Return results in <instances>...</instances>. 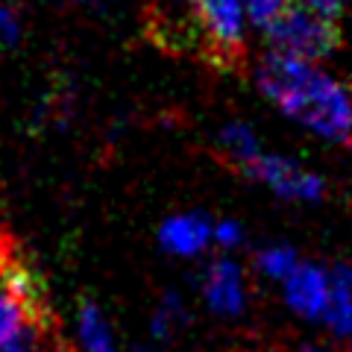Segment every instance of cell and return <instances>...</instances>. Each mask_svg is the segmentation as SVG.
<instances>
[{
    "label": "cell",
    "instance_id": "cell-1",
    "mask_svg": "<svg viewBox=\"0 0 352 352\" xmlns=\"http://www.w3.org/2000/svg\"><path fill=\"white\" fill-rule=\"evenodd\" d=\"M256 85L273 106L314 135L352 144V91L314 62L270 50L256 68Z\"/></svg>",
    "mask_w": 352,
    "mask_h": 352
},
{
    "label": "cell",
    "instance_id": "cell-2",
    "mask_svg": "<svg viewBox=\"0 0 352 352\" xmlns=\"http://www.w3.org/2000/svg\"><path fill=\"white\" fill-rule=\"evenodd\" d=\"M264 36H267L273 53H285V56L305 59V62L326 59L340 44L338 21L314 12V9H308L302 3L285 9L273 24L264 27Z\"/></svg>",
    "mask_w": 352,
    "mask_h": 352
},
{
    "label": "cell",
    "instance_id": "cell-3",
    "mask_svg": "<svg viewBox=\"0 0 352 352\" xmlns=\"http://www.w3.org/2000/svg\"><path fill=\"white\" fill-rule=\"evenodd\" d=\"M244 173L250 179L261 182L264 188H270L282 200L294 203H317L326 191L323 179L314 170L302 168L288 156H273V153H261V156L247 164Z\"/></svg>",
    "mask_w": 352,
    "mask_h": 352
},
{
    "label": "cell",
    "instance_id": "cell-4",
    "mask_svg": "<svg viewBox=\"0 0 352 352\" xmlns=\"http://www.w3.org/2000/svg\"><path fill=\"white\" fill-rule=\"evenodd\" d=\"M191 9V18L203 30L214 50H220L223 59H232L244 47L247 36V12L241 0H185Z\"/></svg>",
    "mask_w": 352,
    "mask_h": 352
},
{
    "label": "cell",
    "instance_id": "cell-5",
    "mask_svg": "<svg viewBox=\"0 0 352 352\" xmlns=\"http://www.w3.org/2000/svg\"><path fill=\"white\" fill-rule=\"evenodd\" d=\"M200 291L206 305L220 317H238L247 308V276L244 267L229 258L220 256L206 264L200 276Z\"/></svg>",
    "mask_w": 352,
    "mask_h": 352
},
{
    "label": "cell",
    "instance_id": "cell-6",
    "mask_svg": "<svg viewBox=\"0 0 352 352\" xmlns=\"http://www.w3.org/2000/svg\"><path fill=\"white\" fill-rule=\"evenodd\" d=\"M214 244V220L203 212H179L162 220L159 247L173 258H197Z\"/></svg>",
    "mask_w": 352,
    "mask_h": 352
},
{
    "label": "cell",
    "instance_id": "cell-7",
    "mask_svg": "<svg viewBox=\"0 0 352 352\" xmlns=\"http://www.w3.org/2000/svg\"><path fill=\"white\" fill-rule=\"evenodd\" d=\"M282 291H285V305L296 317L323 320L329 294H332V273H326L311 261H300V267L282 282Z\"/></svg>",
    "mask_w": 352,
    "mask_h": 352
},
{
    "label": "cell",
    "instance_id": "cell-8",
    "mask_svg": "<svg viewBox=\"0 0 352 352\" xmlns=\"http://www.w3.org/2000/svg\"><path fill=\"white\" fill-rule=\"evenodd\" d=\"M323 323L338 340L352 344V267L346 264H338L332 270V294H329Z\"/></svg>",
    "mask_w": 352,
    "mask_h": 352
},
{
    "label": "cell",
    "instance_id": "cell-9",
    "mask_svg": "<svg viewBox=\"0 0 352 352\" xmlns=\"http://www.w3.org/2000/svg\"><path fill=\"white\" fill-rule=\"evenodd\" d=\"M214 144H217L220 153H223V159L238 164L241 170H244L247 164H252L264 153L256 129H252L250 124H244V120H229V124L220 126Z\"/></svg>",
    "mask_w": 352,
    "mask_h": 352
},
{
    "label": "cell",
    "instance_id": "cell-10",
    "mask_svg": "<svg viewBox=\"0 0 352 352\" xmlns=\"http://www.w3.org/2000/svg\"><path fill=\"white\" fill-rule=\"evenodd\" d=\"M76 332H80V344L85 352H118L109 320L94 302L82 300L80 311H76Z\"/></svg>",
    "mask_w": 352,
    "mask_h": 352
},
{
    "label": "cell",
    "instance_id": "cell-11",
    "mask_svg": "<svg viewBox=\"0 0 352 352\" xmlns=\"http://www.w3.org/2000/svg\"><path fill=\"white\" fill-rule=\"evenodd\" d=\"M252 267H256L264 279L285 282L296 267H300V258H296V250L288 244H267L256 252Z\"/></svg>",
    "mask_w": 352,
    "mask_h": 352
},
{
    "label": "cell",
    "instance_id": "cell-12",
    "mask_svg": "<svg viewBox=\"0 0 352 352\" xmlns=\"http://www.w3.org/2000/svg\"><path fill=\"white\" fill-rule=\"evenodd\" d=\"M185 320H188V314H185V308H182V300L173 291H168L162 296V302L156 305V311H153V320H150L153 338L168 340L173 335V329L179 323H185Z\"/></svg>",
    "mask_w": 352,
    "mask_h": 352
},
{
    "label": "cell",
    "instance_id": "cell-13",
    "mask_svg": "<svg viewBox=\"0 0 352 352\" xmlns=\"http://www.w3.org/2000/svg\"><path fill=\"white\" fill-rule=\"evenodd\" d=\"M244 3V12H247V21L250 24H256V27H267V24H273L285 9L288 6H294L291 0H241Z\"/></svg>",
    "mask_w": 352,
    "mask_h": 352
},
{
    "label": "cell",
    "instance_id": "cell-14",
    "mask_svg": "<svg viewBox=\"0 0 352 352\" xmlns=\"http://www.w3.org/2000/svg\"><path fill=\"white\" fill-rule=\"evenodd\" d=\"M21 15L12 3H0V50H9L21 41Z\"/></svg>",
    "mask_w": 352,
    "mask_h": 352
},
{
    "label": "cell",
    "instance_id": "cell-15",
    "mask_svg": "<svg viewBox=\"0 0 352 352\" xmlns=\"http://www.w3.org/2000/svg\"><path fill=\"white\" fill-rule=\"evenodd\" d=\"M244 244V226L232 217H223V220H214V247L232 252Z\"/></svg>",
    "mask_w": 352,
    "mask_h": 352
},
{
    "label": "cell",
    "instance_id": "cell-16",
    "mask_svg": "<svg viewBox=\"0 0 352 352\" xmlns=\"http://www.w3.org/2000/svg\"><path fill=\"white\" fill-rule=\"evenodd\" d=\"M302 6H308V9H314V12L338 21V15L344 12V6H346V0H302Z\"/></svg>",
    "mask_w": 352,
    "mask_h": 352
},
{
    "label": "cell",
    "instance_id": "cell-17",
    "mask_svg": "<svg viewBox=\"0 0 352 352\" xmlns=\"http://www.w3.org/2000/svg\"><path fill=\"white\" fill-rule=\"evenodd\" d=\"M300 352H323V349L314 346V344H305V346H300Z\"/></svg>",
    "mask_w": 352,
    "mask_h": 352
},
{
    "label": "cell",
    "instance_id": "cell-18",
    "mask_svg": "<svg viewBox=\"0 0 352 352\" xmlns=\"http://www.w3.org/2000/svg\"><path fill=\"white\" fill-rule=\"evenodd\" d=\"M80 3H91V0H80Z\"/></svg>",
    "mask_w": 352,
    "mask_h": 352
},
{
    "label": "cell",
    "instance_id": "cell-19",
    "mask_svg": "<svg viewBox=\"0 0 352 352\" xmlns=\"http://www.w3.org/2000/svg\"><path fill=\"white\" fill-rule=\"evenodd\" d=\"M138 352H150V349H138Z\"/></svg>",
    "mask_w": 352,
    "mask_h": 352
}]
</instances>
